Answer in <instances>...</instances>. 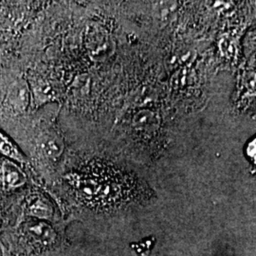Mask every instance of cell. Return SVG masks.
Masks as SVG:
<instances>
[{"instance_id": "6da1fadb", "label": "cell", "mask_w": 256, "mask_h": 256, "mask_svg": "<svg viewBox=\"0 0 256 256\" xmlns=\"http://www.w3.org/2000/svg\"><path fill=\"white\" fill-rule=\"evenodd\" d=\"M28 102V90L26 84L23 81L16 82L12 86L7 97V104L10 108L16 113L23 112L27 108Z\"/></svg>"}, {"instance_id": "7a4b0ae2", "label": "cell", "mask_w": 256, "mask_h": 256, "mask_svg": "<svg viewBox=\"0 0 256 256\" xmlns=\"http://www.w3.org/2000/svg\"><path fill=\"white\" fill-rule=\"evenodd\" d=\"M2 180L8 187H19L25 182V174L14 162H6L2 166Z\"/></svg>"}, {"instance_id": "3957f363", "label": "cell", "mask_w": 256, "mask_h": 256, "mask_svg": "<svg viewBox=\"0 0 256 256\" xmlns=\"http://www.w3.org/2000/svg\"><path fill=\"white\" fill-rule=\"evenodd\" d=\"M0 154L6 156L9 160L18 164L25 162V156L21 152L18 146L0 130Z\"/></svg>"}, {"instance_id": "277c9868", "label": "cell", "mask_w": 256, "mask_h": 256, "mask_svg": "<svg viewBox=\"0 0 256 256\" xmlns=\"http://www.w3.org/2000/svg\"><path fill=\"white\" fill-rule=\"evenodd\" d=\"M0 246H1V250H2V256H12V254H10L9 252L6 250L5 247H3L2 244H0Z\"/></svg>"}]
</instances>
